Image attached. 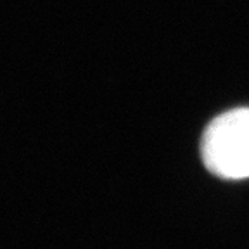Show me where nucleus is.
I'll list each match as a JSON object with an SVG mask.
<instances>
[{"label":"nucleus","instance_id":"obj_1","mask_svg":"<svg viewBox=\"0 0 249 249\" xmlns=\"http://www.w3.org/2000/svg\"><path fill=\"white\" fill-rule=\"evenodd\" d=\"M201 158L206 170L220 178H249V107L227 111L208 124Z\"/></svg>","mask_w":249,"mask_h":249}]
</instances>
